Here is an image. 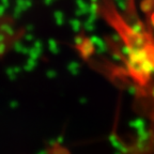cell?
Instances as JSON below:
<instances>
[{"label": "cell", "instance_id": "1", "mask_svg": "<svg viewBox=\"0 0 154 154\" xmlns=\"http://www.w3.org/2000/svg\"><path fill=\"white\" fill-rule=\"evenodd\" d=\"M142 10H143L148 22L154 27V0H143L142 2Z\"/></svg>", "mask_w": 154, "mask_h": 154}]
</instances>
